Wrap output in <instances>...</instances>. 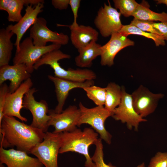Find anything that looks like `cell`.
<instances>
[{
    "instance_id": "7a4b0ae2",
    "label": "cell",
    "mask_w": 167,
    "mask_h": 167,
    "mask_svg": "<svg viewBox=\"0 0 167 167\" xmlns=\"http://www.w3.org/2000/svg\"><path fill=\"white\" fill-rule=\"evenodd\" d=\"M61 146L59 153L69 152H77L84 155L85 158V167H94V164L89 153V148L95 144L98 139V134L91 128L83 130L76 128L70 132L60 133Z\"/></svg>"
},
{
    "instance_id": "d4e9b609",
    "label": "cell",
    "mask_w": 167,
    "mask_h": 167,
    "mask_svg": "<svg viewBox=\"0 0 167 167\" xmlns=\"http://www.w3.org/2000/svg\"><path fill=\"white\" fill-rule=\"evenodd\" d=\"M126 37L130 34L142 36L152 40L156 46H164L165 45V40L162 36L143 31L136 26L131 24L123 25L118 32Z\"/></svg>"
},
{
    "instance_id": "ba28073f",
    "label": "cell",
    "mask_w": 167,
    "mask_h": 167,
    "mask_svg": "<svg viewBox=\"0 0 167 167\" xmlns=\"http://www.w3.org/2000/svg\"><path fill=\"white\" fill-rule=\"evenodd\" d=\"M108 5L104 4L98 10L94 24L101 35L107 37L118 32L122 28L121 14L117 9L112 7L108 0Z\"/></svg>"
},
{
    "instance_id": "cb8c5ba5",
    "label": "cell",
    "mask_w": 167,
    "mask_h": 167,
    "mask_svg": "<svg viewBox=\"0 0 167 167\" xmlns=\"http://www.w3.org/2000/svg\"><path fill=\"white\" fill-rule=\"evenodd\" d=\"M105 108L112 113L120 104L122 97V87L114 82L108 84L105 87Z\"/></svg>"
},
{
    "instance_id": "f1b7e54d",
    "label": "cell",
    "mask_w": 167,
    "mask_h": 167,
    "mask_svg": "<svg viewBox=\"0 0 167 167\" xmlns=\"http://www.w3.org/2000/svg\"><path fill=\"white\" fill-rule=\"evenodd\" d=\"M152 22L140 20L134 18L130 24L143 31L162 36L160 32L152 25Z\"/></svg>"
},
{
    "instance_id": "484cf974",
    "label": "cell",
    "mask_w": 167,
    "mask_h": 167,
    "mask_svg": "<svg viewBox=\"0 0 167 167\" xmlns=\"http://www.w3.org/2000/svg\"><path fill=\"white\" fill-rule=\"evenodd\" d=\"M88 98L97 106H104L105 101V88L92 85L83 88Z\"/></svg>"
},
{
    "instance_id": "836d02e7",
    "label": "cell",
    "mask_w": 167,
    "mask_h": 167,
    "mask_svg": "<svg viewBox=\"0 0 167 167\" xmlns=\"http://www.w3.org/2000/svg\"><path fill=\"white\" fill-rule=\"evenodd\" d=\"M70 0H52L51 3L54 7L60 10L66 9L70 5Z\"/></svg>"
},
{
    "instance_id": "8fae6325",
    "label": "cell",
    "mask_w": 167,
    "mask_h": 167,
    "mask_svg": "<svg viewBox=\"0 0 167 167\" xmlns=\"http://www.w3.org/2000/svg\"><path fill=\"white\" fill-rule=\"evenodd\" d=\"M48 114L51 117L49 126L54 127V133H60L71 131L77 128L81 113L79 108L75 105H70L60 113H55L54 109L49 110Z\"/></svg>"
},
{
    "instance_id": "4316f807",
    "label": "cell",
    "mask_w": 167,
    "mask_h": 167,
    "mask_svg": "<svg viewBox=\"0 0 167 167\" xmlns=\"http://www.w3.org/2000/svg\"><path fill=\"white\" fill-rule=\"evenodd\" d=\"M114 6L125 17L132 16L139 4L134 0H113Z\"/></svg>"
},
{
    "instance_id": "7c38bea8",
    "label": "cell",
    "mask_w": 167,
    "mask_h": 167,
    "mask_svg": "<svg viewBox=\"0 0 167 167\" xmlns=\"http://www.w3.org/2000/svg\"><path fill=\"white\" fill-rule=\"evenodd\" d=\"M131 95L135 111L143 118L154 112L159 101L164 96L161 93L151 92L142 85H140Z\"/></svg>"
},
{
    "instance_id": "9a60e30c",
    "label": "cell",
    "mask_w": 167,
    "mask_h": 167,
    "mask_svg": "<svg viewBox=\"0 0 167 167\" xmlns=\"http://www.w3.org/2000/svg\"><path fill=\"white\" fill-rule=\"evenodd\" d=\"M134 42L118 32L113 34L109 41L101 46L100 64L102 66H111L117 54L128 46H134Z\"/></svg>"
},
{
    "instance_id": "5b68a950",
    "label": "cell",
    "mask_w": 167,
    "mask_h": 167,
    "mask_svg": "<svg viewBox=\"0 0 167 167\" xmlns=\"http://www.w3.org/2000/svg\"><path fill=\"white\" fill-rule=\"evenodd\" d=\"M61 46L52 43L45 46H38L34 45L31 38L27 37L20 43L19 50L15 53L13 59V65L24 64L31 74L34 70V65L43 56L48 53L59 49Z\"/></svg>"
},
{
    "instance_id": "4dcf8cb0",
    "label": "cell",
    "mask_w": 167,
    "mask_h": 167,
    "mask_svg": "<svg viewBox=\"0 0 167 167\" xmlns=\"http://www.w3.org/2000/svg\"><path fill=\"white\" fill-rule=\"evenodd\" d=\"M9 92V86L5 83L0 85V124L4 115L3 110L7 94Z\"/></svg>"
},
{
    "instance_id": "e0dca14e",
    "label": "cell",
    "mask_w": 167,
    "mask_h": 167,
    "mask_svg": "<svg viewBox=\"0 0 167 167\" xmlns=\"http://www.w3.org/2000/svg\"><path fill=\"white\" fill-rule=\"evenodd\" d=\"M44 3H40L32 7V5H27L25 13L21 19L13 25L10 24L6 27L16 35L15 45L16 47V52L19 50L20 41L23 35L28 29L35 22L39 13L43 11Z\"/></svg>"
},
{
    "instance_id": "f546056e",
    "label": "cell",
    "mask_w": 167,
    "mask_h": 167,
    "mask_svg": "<svg viewBox=\"0 0 167 167\" xmlns=\"http://www.w3.org/2000/svg\"><path fill=\"white\" fill-rule=\"evenodd\" d=\"M148 167H167V152H158L151 159Z\"/></svg>"
},
{
    "instance_id": "ffe728a7",
    "label": "cell",
    "mask_w": 167,
    "mask_h": 167,
    "mask_svg": "<svg viewBox=\"0 0 167 167\" xmlns=\"http://www.w3.org/2000/svg\"><path fill=\"white\" fill-rule=\"evenodd\" d=\"M101 46L96 41H92L86 46L78 50L79 54L75 59V65L81 68L91 67L92 61L101 56Z\"/></svg>"
},
{
    "instance_id": "5bb4252c",
    "label": "cell",
    "mask_w": 167,
    "mask_h": 167,
    "mask_svg": "<svg viewBox=\"0 0 167 167\" xmlns=\"http://www.w3.org/2000/svg\"><path fill=\"white\" fill-rule=\"evenodd\" d=\"M48 78L54 84L58 104L54 111L61 113L70 91L75 88H83L94 85V80H87L83 82L74 81L63 79L52 75H48Z\"/></svg>"
},
{
    "instance_id": "d6986e66",
    "label": "cell",
    "mask_w": 167,
    "mask_h": 167,
    "mask_svg": "<svg viewBox=\"0 0 167 167\" xmlns=\"http://www.w3.org/2000/svg\"><path fill=\"white\" fill-rule=\"evenodd\" d=\"M71 33L70 39L74 46L77 50L86 46L92 41H96L99 32L90 26L78 24L68 26Z\"/></svg>"
},
{
    "instance_id": "44dd1931",
    "label": "cell",
    "mask_w": 167,
    "mask_h": 167,
    "mask_svg": "<svg viewBox=\"0 0 167 167\" xmlns=\"http://www.w3.org/2000/svg\"><path fill=\"white\" fill-rule=\"evenodd\" d=\"M14 34L7 27L0 30V67L9 64L13 48L11 39Z\"/></svg>"
},
{
    "instance_id": "9c48e42d",
    "label": "cell",
    "mask_w": 167,
    "mask_h": 167,
    "mask_svg": "<svg viewBox=\"0 0 167 167\" xmlns=\"http://www.w3.org/2000/svg\"><path fill=\"white\" fill-rule=\"evenodd\" d=\"M47 21L43 17H38L30 29L29 37L35 45L44 47L48 42L64 45L69 41L68 36L62 32L58 33L49 29Z\"/></svg>"
},
{
    "instance_id": "83f0119b",
    "label": "cell",
    "mask_w": 167,
    "mask_h": 167,
    "mask_svg": "<svg viewBox=\"0 0 167 167\" xmlns=\"http://www.w3.org/2000/svg\"><path fill=\"white\" fill-rule=\"evenodd\" d=\"M102 139L98 138L95 143L96 149L92 159L94 164V167H117L111 163L106 164L104 160L103 145Z\"/></svg>"
},
{
    "instance_id": "d6a6232c",
    "label": "cell",
    "mask_w": 167,
    "mask_h": 167,
    "mask_svg": "<svg viewBox=\"0 0 167 167\" xmlns=\"http://www.w3.org/2000/svg\"><path fill=\"white\" fill-rule=\"evenodd\" d=\"M152 25L161 33L165 40L167 41V22H152Z\"/></svg>"
},
{
    "instance_id": "ac0fdd59",
    "label": "cell",
    "mask_w": 167,
    "mask_h": 167,
    "mask_svg": "<svg viewBox=\"0 0 167 167\" xmlns=\"http://www.w3.org/2000/svg\"><path fill=\"white\" fill-rule=\"evenodd\" d=\"M31 74L24 64L0 67V85L7 80L10 82L9 92H14L25 81L30 78Z\"/></svg>"
},
{
    "instance_id": "7402d4cb",
    "label": "cell",
    "mask_w": 167,
    "mask_h": 167,
    "mask_svg": "<svg viewBox=\"0 0 167 167\" xmlns=\"http://www.w3.org/2000/svg\"><path fill=\"white\" fill-rule=\"evenodd\" d=\"M150 6L147 2L142 1L141 3L139 4L132 16L134 18L140 20L167 22V13L165 12L161 13L155 12L150 9Z\"/></svg>"
},
{
    "instance_id": "e575fe53",
    "label": "cell",
    "mask_w": 167,
    "mask_h": 167,
    "mask_svg": "<svg viewBox=\"0 0 167 167\" xmlns=\"http://www.w3.org/2000/svg\"><path fill=\"white\" fill-rule=\"evenodd\" d=\"M155 1L157 4H164L167 6V0H157Z\"/></svg>"
},
{
    "instance_id": "3957f363",
    "label": "cell",
    "mask_w": 167,
    "mask_h": 167,
    "mask_svg": "<svg viewBox=\"0 0 167 167\" xmlns=\"http://www.w3.org/2000/svg\"><path fill=\"white\" fill-rule=\"evenodd\" d=\"M71 57L70 55L63 53L59 49L54 50L43 56L35 64L34 68L37 70L43 65H49L53 69L55 76L74 81L83 82L96 78V74L91 70L69 68L66 70L62 67L58 62Z\"/></svg>"
},
{
    "instance_id": "30bf717a",
    "label": "cell",
    "mask_w": 167,
    "mask_h": 167,
    "mask_svg": "<svg viewBox=\"0 0 167 167\" xmlns=\"http://www.w3.org/2000/svg\"><path fill=\"white\" fill-rule=\"evenodd\" d=\"M122 97L121 102L113 111L112 117L116 121L126 123L128 129L134 128L138 131L139 123L147 120L141 117L135 111L132 103L131 94L127 93L124 87H122Z\"/></svg>"
},
{
    "instance_id": "52a82bcc",
    "label": "cell",
    "mask_w": 167,
    "mask_h": 167,
    "mask_svg": "<svg viewBox=\"0 0 167 167\" xmlns=\"http://www.w3.org/2000/svg\"><path fill=\"white\" fill-rule=\"evenodd\" d=\"M37 90L31 88L24 95L23 98V108L28 110L31 113L32 120L31 125L41 130L47 132L51 117L49 113L48 106L46 101L41 100L39 101L35 100L34 94Z\"/></svg>"
},
{
    "instance_id": "d590c367",
    "label": "cell",
    "mask_w": 167,
    "mask_h": 167,
    "mask_svg": "<svg viewBox=\"0 0 167 167\" xmlns=\"http://www.w3.org/2000/svg\"><path fill=\"white\" fill-rule=\"evenodd\" d=\"M136 167H146L145 164L144 162H143L141 164L138 165Z\"/></svg>"
},
{
    "instance_id": "6da1fadb",
    "label": "cell",
    "mask_w": 167,
    "mask_h": 167,
    "mask_svg": "<svg viewBox=\"0 0 167 167\" xmlns=\"http://www.w3.org/2000/svg\"><path fill=\"white\" fill-rule=\"evenodd\" d=\"M45 133L41 130L21 122L12 116L4 115L0 124V146L13 148L28 154L43 140Z\"/></svg>"
},
{
    "instance_id": "1f68e13d",
    "label": "cell",
    "mask_w": 167,
    "mask_h": 167,
    "mask_svg": "<svg viewBox=\"0 0 167 167\" xmlns=\"http://www.w3.org/2000/svg\"><path fill=\"white\" fill-rule=\"evenodd\" d=\"M81 1L80 0H70L69 5L70 6L74 16L73 22L71 25L72 26H75L78 24L77 22V19Z\"/></svg>"
},
{
    "instance_id": "277c9868",
    "label": "cell",
    "mask_w": 167,
    "mask_h": 167,
    "mask_svg": "<svg viewBox=\"0 0 167 167\" xmlns=\"http://www.w3.org/2000/svg\"><path fill=\"white\" fill-rule=\"evenodd\" d=\"M79 105L81 115L77 126L84 124L89 125L99 135L101 139L110 144L112 135L106 129L105 122L108 118L112 116V113L104 106L89 108L85 107L81 102Z\"/></svg>"
},
{
    "instance_id": "2e32d148",
    "label": "cell",
    "mask_w": 167,
    "mask_h": 167,
    "mask_svg": "<svg viewBox=\"0 0 167 167\" xmlns=\"http://www.w3.org/2000/svg\"><path fill=\"white\" fill-rule=\"evenodd\" d=\"M0 165L6 167H43V165L37 158L31 157L26 152L13 148L6 149L0 146Z\"/></svg>"
},
{
    "instance_id": "8992f818",
    "label": "cell",
    "mask_w": 167,
    "mask_h": 167,
    "mask_svg": "<svg viewBox=\"0 0 167 167\" xmlns=\"http://www.w3.org/2000/svg\"><path fill=\"white\" fill-rule=\"evenodd\" d=\"M61 146L60 133L47 131L43 140L33 148L30 154L35 156L45 167H58V157Z\"/></svg>"
},
{
    "instance_id": "4fadbf2b",
    "label": "cell",
    "mask_w": 167,
    "mask_h": 167,
    "mask_svg": "<svg viewBox=\"0 0 167 167\" xmlns=\"http://www.w3.org/2000/svg\"><path fill=\"white\" fill-rule=\"evenodd\" d=\"M33 84L32 80L30 78L24 81L14 92H8L3 110L4 116L17 117L22 122L27 121V118L21 115L20 111L23 108L24 95L32 88Z\"/></svg>"
},
{
    "instance_id": "603a6c76",
    "label": "cell",
    "mask_w": 167,
    "mask_h": 167,
    "mask_svg": "<svg viewBox=\"0 0 167 167\" xmlns=\"http://www.w3.org/2000/svg\"><path fill=\"white\" fill-rule=\"evenodd\" d=\"M40 3H44L43 0H9L6 11L8 14L9 22H18L22 18L21 11L25 5L35 6Z\"/></svg>"
}]
</instances>
